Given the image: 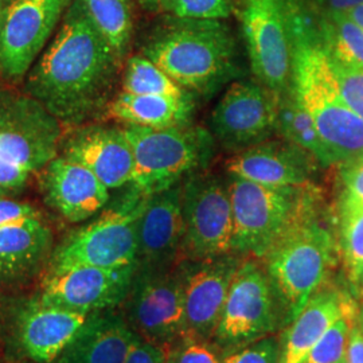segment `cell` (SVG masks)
<instances>
[{
	"label": "cell",
	"instance_id": "52a82bcc",
	"mask_svg": "<svg viewBox=\"0 0 363 363\" xmlns=\"http://www.w3.org/2000/svg\"><path fill=\"white\" fill-rule=\"evenodd\" d=\"M284 318L272 283L256 259L240 262L211 342L230 350L283 330Z\"/></svg>",
	"mask_w": 363,
	"mask_h": 363
},
{
	"label": "cell",
	"instance_id": "ee69618b",
	"mask_svg": "<svg viewBox=\"0 0 363 363\" xmlns=\"http://www.w3.org/2000/svg\"><path fill=\"white\" fill-rule=\"evenodd\" d=\"M1 10H3V3H1V0H0V15H1Z\"/></svg>",
	"mask_w": 363,
	"mask_h": 363
},
{
	"label": "cell",
	"instance_id": "60d3db41",
	"mask_svg": "<svg viewBox=\"0 0 363 363\" xmlns=\"http://www.w3.org/2000/svg\"><path fill=\"white\" fill-rule=\"evenodd\" d=\"M319 11H337L346 13L351 9L363 4V0H312Z\"/></svg>",
	"mask_w": 363,
	"mask_h": 363
},
{
	"label": "cell",
	"instance_id": "f546056e",
	"mask_svg": "<svg viewBox=\"0 0 363 363\" xmlns=\"http://www.w3.org/2000/svg\"><path fill=\"white\" fill-rule=\"evenodd\" d=\"M123 91L172 97L187 96L182 86L145 55H135L128 61L123 77Z\"/></svg>",
	"mask_w": 363,
	"mask_h": 363
},
{
	"label": "cell",
	"instance_id": "7bdbcfd3",
	"mask_svg": "<svg viewBox=\"0 0 363 363\" xmlns=\"http://www.w3.org/2000/svg\"><path fill=\"white\" fill-rule=\"evenodd\" d=\"M169 0H143L144 6L150 10H159L164 9Z\"/></svg>",
	"mask_w": 363,
	"mask_h": 363
},
{
	"label": "cell",
	"instance_id": "5b68a950",
	"mask_svg": "<svg viewBox=\"0 0 363 363\" xmlns=\"http://www.w3.org/2000/svg\"><path fill=\"white\" fill-rule=\"evenodd\" d=\"M233 253L262 259L298 214L316 198L311 183L298 187L265 186L230 175Z\"/></svg>",
	"mask_w": 363,
	"mask_h": 363
},
{
	"label": "cell",
	"instance_id": "d590c367",
	"mask_svg": "<svg viewBox=\"0 0 363 363\" xmlns=\"http://www.w3.org/2000/svg\"><path fill=\"white\" fill-rule=\"evenodd\" d=\"M342 195L340 203L363 206V156L340 167Z\"/></svg>",
	"mask_w": 363,
	"mask_h": 363
},
{
	"label": "cell",
	"instance_id": "603a6c76",
	"mask_svg": "<svg viewBox=\"0 0 363 363\" xmlns=\"http://www.w3.org/2000/svg\"><path fill=\"white\" fill-rule=\"evenodd\" d=\"M139 337L123 313L93 312L54 363H124Z\"/></svg>",
	"mask_w": 363,
	"mask_h": 363
},
{
	"label": "cell",
	"instance_id": "5bb4252c",
	"mask_svg": "<svg viewBox=\"0 0 363 363\" xmlns=\"http://www.w3.org/2000/svg\"><path fill=\"white\" fill-rule=\"evenodd\" d=\"M280 100L261 82H234L211 113L217 140L230 150H245L268 140L279 130Z\"/></svg>",
	"mask_w": 363,
	"mask_h": 363
},
{
	"label": "cell",
	"instance_id": "ab89813d",
	"mask_svg": "<svg viewBox=\"0 0 363 363\" xmlns=\"http://www.w3.org/2000/svg\"><path fill=\"white\" fill-rule=\"evenodd\" d=\"M124 363H167L164 349L139 337Z\"/></svg>",
	"mask_w": 363,
	"mask_h": 363
},
{
	"label": "cell",
	"instance_id": "d4e9b609",
	"mask_svg": "<svg viewBox=\"0 0 363 363\" xmlns=\"http://www.w3.org/2000/svg\"><path fill=\"white\" fill-rule=\"evenodd\" d=\"M193 109L189 96L130 94L121 91L108 106V115L128 125L169 128L181 125Z\"/></svg>",
	"mask_w": 363,
	"mask_h": 363
},
{
	"label": "cell",
	"instance_id": "b9f144b4",
	"mask_svg": "<svg viewBox=\"0 0 363 363\" xmlns=\"http://www.w3.org/2000/svg\"><path fill=\"white\" fill-rule=\"evenodd\" d=\"M346 13L363 30V4L351 9L349 11H346Z\"/></svg>",
	"mask_w": 363,
	"mask_h": 363
},
{
	"label": "cell",
	"instance_id": "e575fe53",
	"mask_svg": "<svg viewBox=\"0 0 363 363\" xmlns=\"http://www.w3.org/2000/svg\"><path fill=\"white\" fill-rule=\"evenodd\" d=\"M328 57V55H327ZM330 61L345 101L363 120V69Z\"/></svg>",
	"mask_w": 363,
	"mask_h": 363
},
{
	"label": "cell",
	"instance_id": "8fae6325",
	"mask_svg": "<svg viewBox=\"0 0 363 363\" xmlns=\"http://www.w3.org/2000/svg\"><path fill=\"white\" fill-rule=\"evenodd\" d=\"M182 252L187 259L233 255V208L228 182L213 175H193L182 186Z\"/></svg>",
	"mask_w": 363,
	"mask_h": 363
},
{
	"label": "cell",
	"instance_id": "4316f807",
	"mask_svg": "<svg viewBox=\"0 0 363 363\" xmlns=\"http://www.w3.org/2000/svg\"><path fill=\"white\" fill-rule=\"evenodd\" d=\"M319 26L323 49L331 61L363 69V30L347 13L319 11Z\"/></svg>",
	"mask_w": 363,
	"mask_h": 363
},
{
	"label": "cell",
	"instance_id": "6da1fadb",
	"mask_svg": "<svg viewBox=\"0 0 363 363\" xmlns=\"http://www.w3.org/2000/svg\"><path fill=\"white\" fill-rule=\"evenodd\" d=\"M116 58L82 0H72L58 34L30 73L27 91L58 121L74 123L100 101Z\"/></svg>",
	"mask_w": 363,
	"mask_h": 363
},
{
	"label": "cell",
	"instance_id": "9c48e42d",
	"mask_svg": "<svg viewBox=\"0 0 363 363\" xmlns=\"http://www.w3.org/2000/svg\"><path fill=\"white\" fill-rule=\"evenodd\" d=\"M241 23L257 79L279 96L289 93L295 66L289 0H241Z\"/></svg>",
	"mask_w": 363,
	"mask_h": 363
},
{
	"label": "cell",
	"instance_id": "8992f818",
	"mask_svg": "<svg viewBox=\"0 0 363 363\" xmlns=\"http://www.w3.org/2000/svg\"><path fill=\"white\" fill-rule=\"evenodd\" d=\"M148 198L130 186L116 203L66 238L54 252L49 269L76 265L118 269L138 265V228Z\"/></svg>",
	"mask_w": 363,
	"mask_h": 363
},
{
	"label": "cell",
	"instance_id": "f35d334b",
	"mask_svg": "<svg viewBox=\"0 0 363 363\" xmlns=\"http://www.w3.org/2000/svg\"><path fill=\"white\" fill-rule=\"evenodd\" d=\"M347 361L349 363H363V304L357 307L351 316Z\"/></svg>",
	"mask_w": 363,
	"mask_h": 363
},
{
	"label": "cell",
	"instance_id": "7c38bea8",
	"mask_svg": "<svg viewBox=\"0 0 363 363\" xmlns=\"http://www.w3.org/2000/svg\"><path fill=\"white\" fill-rule=\"evenodd\" d=\"M58 120L31 96L0 93V155L38 172L55 159Z\"/></svg>",
	"mask_w": 363,
	"mask_h": 363
},
{
	"label": "cell",
	"instance_id": "1f68e13d",
	"mask_svg": "<svg viewBox=\"0 0 363 363\" xmlns=\"http://www.w3.org/2000/svg\"><path fill=\"white\" fill-rule=\"evenodd\" d=\"M164 10L177 19L223 21L232 13L233 0H169Z\"/></svg>",
	"mask_w": 363,
	"mask_h": 363
},
{
	"label": "cell",
	"instance_id": "836d02e7",
	"mask_svg": "<svg viewBox=\"0 0 363 363\" xmlns=\"http://www.w3.org/2000/svg\"><path fill=\"white\" fill-rule=\"evenodd\" d=\"M222 363H279V337H262L245 346L222 351Z\"/></svg>",
	"mask_w": 363,
	"mask_h": 363
},
{
	"label": "cell",
	"instance_id": "d6a6232c",
	"mask_svg": "<svg viewBox=\"0 0 363 363\" xmlns=\"http://www.w3.org/2000/svg\"><path fill=\"white\" fill-rule=\"evenodd\" d=\"M164 352L167 363H222L220 352L210 340L191 335L175 340L164 349Z\"/></svg>",
	"mask_w": 363,
	"mask_h": 363
},
{
	"label": "cell",
	"instance_id": "f1b7e54d",
	"mask_svg": "<svg viewBox=\"0 0 363 363\" xmlns=\"http://www.w3.org/2000/svg\"><path fill=\"white\" fill-rule=\"evenodd\" d=\"M93 23L117 55L125 52L132 33V15L127 0H82Z\"/></svg>",
	"mask_w": 363,
	"mask_h": 363
},
{
	"label": "cell",
	"instance_id": "74e56055",
	"mask_svg": "<svg viewBox=\"0 0 363 363\" xmlns=\"http://www.w3.org/2000/svg\"><path fill=\"white\" fill-rule=\"evenodd\" d=\"M33 220H40V214L34 206L0 196V228Z\"/></svg>",
	"mask_w": 363,
	"mask_h": 363
},
{
	"label": "cell",
	"instance_id": "83f0119b",
	"mask_svg": "<svg viewBox=\"0 0 363 363\" xmlns=\"http://www.w3.org/2000/svg\"><path fill=\"white\" fill-rule=\"evenodd\" d=\"M339 252L354 292L363 296V206H339Z\"/></svg>",
	"mask_w": 363,
	"mask_h": 363
},
{
	"label": "cell",
	"instance_id": "44dd1931",
	"mask_svg": "<svg viewBox=\"0 0 363 363\" xmlns=\"http://www.w3.org/2000/svg\"><path fill=\"white\" fill-rule=\"evenodd\" d=\"M352 298L337 288H322L296 318L281 330L279 363H301L313 346L339 319L355 311Z\"/></svg>",
	"mask_w": 363,
	"mask_h": 363
},
{
	"label": "cell",
	"instance_id": "4dcf8cb0",
	"mask_svg": "<svg viewBox=\"0 0 363 363\" xmlns=\"http://www.w3.org/2000/svg\"><path fill=\"white\" fill-rule=\"evenodd\" d=\"M354 312L343 316L335 325H331L325 337L313 346L301 363H349L347 347L351 316Z\"/></svg>",
	"mask_w": 363,
	"mask_h": 363
},
{
	"label": "cell",
	"instance_id": "ac0fdd59",
	"mask_svg": "<svg viewBox=\"0 0 363 363\" xmlns=\"http://www.w3.org/2000/svg\"><path fill=\"white\" fill-rule=\"evenodd\" d=\"M320 166L315 157L286 140H265L241 150L226 164L234 177L265 186L298 187L310 184Z\"/></svg>",
	"mask_w": 363,
	"mask_h": 363
},
{
	"label": "cell",
	"instance_id": "8d00e7d4",
	"mask_svg": "<svg viewBox=\"0 0 363 363\" xmlns=\"http://www.w3.org/2000/svg\"><path fill=\"white\" fill-rule=\"evenodd\" d=\"M31 172L13 160L0 155V196L19 193L26 186Z\"/></svg>",
	"mask_w": 363,
	"mask_h": 363
},
{
	"label": "cell",
	"instance_id": "4fadbf2b",
	"mask_svg": "<svg viewBox=\"0 0 363 363\" xmlns=\"http://www.w3.org/2000/svg\"><path fill=\"white\" fill-rule=\"evenodd\" d=\"M72 0H9L0 15V76L16 82L45 48Z\"/></svg>",
	"mask_w": 363,
	"mask_h": 363
},
{
	"label": "cell",
	"instance_id": "277c9868",
	"mask_svg": "<svg viewBox=\"0 0 363 363\" xmlns=\"http://www.w3.org/2000/svg\"><path fill=\"white\" fill-rule=\"evenodd\" d=\"M144 55L183 89L210 93L235 73L233 35L222 21L178 19Z\"/></svg>",
	"mask_w": 363,
	"mask_h": 363
},
{
	"label": "cell",
	"instance_id": "2e32d148",
	"mask_svg": "<svg viewBox=\"0 0 363 363\" xmlns=\"http://www.w3.org/2000/svg\"><path fill=\"white\" fill-rule=\"evenodd\" d=\"M240 262L238 257L226 255L214 259H186L178 265L189 335L213 339Z\"/></svg>",
	"mask_w": 363,
	"mask_h": 363
},
{
	"label": "cell",
	"instance_id": "7402d4cb",
	"mask_svg": "<svg viewBox=\"0 0 363 363\" xmlns=\"http://www.w3.org/2000/svg\"><path fill=\"white\" fill-rule=\"evenodd\" d=\"M65 157L91 169L109 190L132 182L133 152L124 130L89 128L76 132L66 143Z\"/></svg>",
	"mask_w": 363,
	"mask_h": 363
},
{
	"label": "cell",
	"instance_id": "484cf974",
	"mask_svg": "<svg viewBox=\"0 0 363 363\" xmlns=\"http://www.w3.org/2000/svg\"><path fill=\"white\" fill-rule=\"evenodd\" d=\"M283 139L308 152L323 167L334 166L327 148L310 113L298 103L294 89L281 96L279 111V130Z\"/></svg>",
	"mask_w": 363,
	"mask_h": 363
},
{
	"label": "cell",
	"instance_id": "3957f363",
	"mask_svg": "<svg viewBox=\"0 0 363 363\" xmlns=\"http://www.w3.org/2000/svg\"><path fill=\"white\" fill-rule=\"evenodd\" d=\"M319 201L304 208L262 257L284 327L323 288L337 261L339 245L320 214Z\"/></svg>",
	"mask_w": 363,
	"mask_h": 363
},
{
	"label": "cell",
	"instance_id": "9a60e30c",
	"mask_svg": "<svg viewBox=\"0 0 363 363\" xmlns=\"http://www.w3.org/2000/svg\"><path fill=\"white\" fill-rule=\"evenodd\" d=\"M136 269L138 265L118 269L91 265L49 269L40 284L39 298L48 304L86 315L115 310L128 296Z\"/></svg>",
	"mask_w": 363,
	"mask_h": 363
},
{
	"label": "cell",
	"instance_id": "ffe728a7",
	"mask_svg": "<svg viewBox=\"0 0 363 363\" xmlns=\"http://www.w3.org/2000/svg\"><path fill=\"white\" fill-rule=\"evenodd\" d=\"M43 191L48 203L69 222H82L97 214L109 201V189L91 169L67 157L46 166Z\"/></svg>",
	"mask_w": 363,
	"mask_h": 363
},
{
	"label": "cell",
	"instance_id": "e0dca14e",
	"mask_svg": "<svg viewBox=\"0 0 363 363\" xmlns=\"http://www.w3.org/2000/svg\"><path fill=\"white\" fill-rule=\"evenodd\" d=\"M88 316L48 304L38 295L25 303L15 318V346L31 362L54 363Z\"/></svg>",
	"mask_w": 363,
	"mask_h": 363
},
{
	"label": "cell",
	"instance_id": "cb8c5ba5",
	"mask_svg": "<svg viewBox=\"0 0 363 363\" xmlns=\"http://www.w3.org/2000/svg\"><path fill=\"white\" fill-rule=\"evenodd\" d=\"M52 247V232L40 220L0 228V283L26 281L38 272Z\"/></svg>",
	"mask_w": 363,
	"mask_h": 363
},
{
	"label": "cell",
	"instance_id": "d6986e66",
	"mask_svg": "<svg viewBox=\"0 0 363 363\" xmlns=\"http://www.w3.org/2000/svg\"><path fill=\"white\" fill-rule=\"evenodd\" d=\"M182 186L177 183L148 198L138 228V267L167 268L182 252Z\"/></svg>",
	"mask_w": 363,
	"mask_h": 363
},
{
	"label": "cell",
	"instance_id": "ba28073f",
	"mask_svg": "<svg viewBox=\"0 0 363 363\" xmlns=\"http://www.w3.org/2000/svg\"><path fill=\"white\" fill-rule=\"evenodd\" d=\"M124 132L133 152L130 184L143 194H157L179 183L208 156L205 135L182 128L127 125Z\"/></svg>",
	"mask_w": 363,
	"mask_h": 363
},
{
	"label": "cell",
	"instance_id": "30bf717a",
	"mask_svg": "<svg viewBox=\"0 0 363 363\" xmlns=\"http://www.w3.org/2000/svg\"><path fill=\"white\" fill-rule=\"evenodd\" d=\"M124 306V316L132 330L162 349L189 335L183 288L177 269L138 267Z\"/></svg>",
	"mask_w": 363,
	"mask_h": 363
},
{
	"label": "cell",
	"instance_id": "7a4b0ae2",
	"mask_svg": "<svg viewBox=\"0 0 363 363\" xmlns=\"http://www.w3.org/2000/svg\"><path fill=\"white\" fill-rule=\"evenodd\" d=\"M304 0H289V19L295 46L292 89L310 113L334 166L363 156V120L345 101L322 45L319 11Z\"/></svg>",
	"mask_w": 363,
	"mask_h": 363
}]
</instances>
